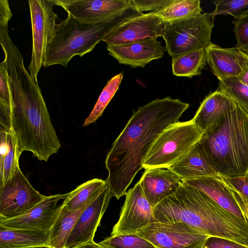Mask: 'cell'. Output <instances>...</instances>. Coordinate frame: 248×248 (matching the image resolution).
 <instances>
[{"instance_id":"cell-1","label":"cell","mask_w":248,"mask_h":248,"mask_svg":"<svg viewBox=\"0 0 248 248\" xmlns=\"http://www.w3.org/2000/svg\"><path fill=\"white\" fill-rule=\"evenodd\" d=\"M189 104L170 96L158 98L134 111L113 143L105 160L106 182L112 196L125 195L152 145L165 129L178 122Z\"/></svg>"},{"instance_id":"cell-2","label":"cell","mask_w":248,"mask_h":248,"mask_svg":"<svg viewBox=\"0 0 248 248\" xmlns=\"http://www.w3.org/2000/svg\"><path fill=\"white\" fill-rule=\"evenodd\" d=\"M2 49L12 97L11 127L18 153L30 151L39 160L46 162L61 144L38 82L25 68L13 42L4 44Z\"/></svg>"},{"instance_id":"cell-3","label":"cell","mask_w":248,"mask_h":248,"mask_svg":"<svg viewBox=\"0 0 248 248\" xmlns=\"http://www.w3.org/2000/svg\"><path fill=\"white\" fill-rule=\"evenodd\" d=\"M155 221H181L211 237L242 244L248 224L221 207L201 190L183 184L153 208Z\"/></svg>"},{"instance_id":"cell-4","label":"cell","mask_w":248,"mask_h":248,"mask_svg":"<svg viewBox=\"0 0 248 248\" xmlns=\"http://www.w3.org/2000/svg\"><path fill=\"white\" fill-rule=\"evenodd\" d=\"M199 143L212 168L223 177L248 175V112L232 98Z\"/></svg>"},{"instance_id":"cell-5","label":"cell","mask_w":248,"mask_h":248,"mask_svg":"<svg viewBox=\"0 0 248 248\" xmlns=\"http://www.w3.org/2000/svg\"><path fill=\"white\" fill-rule=\"evenodd\" d=\"M140 14L130 7L93 23L84 22L68 15L64 20L55 24L43 66L60 64L66 67L73 57L77 55L81 57L93 51L95 46L117 26Z\"/></svg>"},{"instance_id":"cell-6","label":"cell","mask_w":248,"mask_h":248,"mask_svg":"<svg viewBox=\"0 0 248 248\" xmlns=\"http://www.w3.org/2000/svg\"><path fill=\"white\" fill-rule=\"evenodd\" d=\"M202 133L192 119L171 125L159 135L152 145L143 168L169 169L199 141Z\"/></svg>"},{"instance_id":"cell-7","label":"cell","mask_w":248,"mask_h":248,"mask_svg":"<svg viewBox=\"0 0 248 248\" xmlns=\"http://www.w3.org/2000/svg\"><path fill=\"white\" fill-rule=\"evenodd\" d=\"M214 17L201 13L183 20L164 23L162 37L165 50L172 58L206 48L211 43Z\"/></svg>"},{"instance_id":"cell-8","label":"cell","mask_w":248,"mask_h":248,"mask_svg":"<svg viewBox=\"0 0 248 248\" xmlns=\"http://www.w3.org/2000/svg\"><path fill=\"white\" fill-rule=\"evenodd\" d=\"M54 0H30L32 48L28 66L32 78L37 81V76L43 66L47 46L52 37L58 15L53 10Z\"/></svg>"},{"instance_id":"cell-9","label":"cell","mask_w":248,"mask_h":248,"mask_svg":"<svg viewBox=\"0 0 248 248\" xmlns=\"http://www.w3.org/2000/svg\"><path fill=\"white\" fill-rule=\"evenodd\" d=\"M136 234L156 248H203L211 237L181 221H155Z\"/></svg>"},{"instance_id":"cell-10","label":"cell","mask_w":248,"mask_h":248,"mask_svg":"<svg viewBox=\"0 0 248 248\" xmlns=\"http://www.w3.org/2000/svg\"><path fill=\"white\" fill-rule=\"evenodd\" d=\"M46 197L32 186L19 165L11 179L0 185V218L18 217Z\"/></svg>"},{"instance_id":"cell-11","label":"cell","mask_w":248,"mask_h":248,"mask_svg":"<svg viewBox=\"0 0 248 248\" xmlns=\"http://www.w3.org/2000/svg\"><path fill=\"white\" fill-rule=\"evenodd\" d=\"M125 195L119 219L113 226L111 235L136 233L155 221L153 208L145 196L139 182Z\"/></svg>"},{"instance_id":"cell-12","label":"cell","mask_w":248,"mask_h":248,"mask_svg":"<svg viewBox=\"0 0 248 248\" xmlns=\"http://www.w3.org/2000/svg\"><path fill=\"white\" fill-rule=\"evenodd\" d=\"M164 23L155 12L141 13L125 20L108 34L103 41L119 45L162 36Z\"/></svg>"},{"instance_id":"cell-13","label":"cell","mask_w":248,"mask_h":248,"mask_svg":"<svg viewBox=\"0 0 248 248\" xmlns=\"http://www.w3.org/2000/svg\"><path fill=\"white\" fill-rule=\"evenodd\" d=\"M69 193L46 196L24 214L11 219L0 218V226L11 229L36 230L49 232L58 215V202L65 199Z\"/></svg>"},{"instance_id":"cell-14","label":"cell","mask_w":248,"mask_h":248,"mask_svg":"<svg viewBox=\"0 0 248 248\" xmlns=\"http://www.w3.org/2000/svg\"><path fill=\"white\" fill-rule=\"evenodd\" d=\"M112 196L107 184L80 216L66 242L65 248H75L93 240L97 228Z\"/></svg>"},{"instance_id":"cell-15","label":"cell","mask_w":248,"mask_h":248,"mask_svg":"<svg viewBox=\"0 0 248 248\" xmlns=\"http://www.w3.org/2000/svg\"><path fill=\"white\" fill-rule=\"evenodd\" d=\"M182 183L202 190L221 207L248 223V217L241 196L224 181L222 176L185 179Z\"/></svg>"},{"instance_id":"cell-16","label":"cell","mask_w":248,"mask_h":248,"mask_svg":"<svg viewBox=\"0 0 248 248\" xmlns=\"http://www.w3.org/2000/svg\"><path fill=\"white\" fill-rule=\"evenodd\" d=\"M68 16L87 23L101 21L131 7L130 0H54Z\"/></svg>"},{"instance_id":"cell-17","label":"cell","mask_w":248,"mask_h":248,"mask_svg":"<svg viewBox=\"0 0 248 248\" xmlns=\"http://www.w3.org/2000/svg\"><path fill=\"white\" fill-rule=\"evenodd\" d=\"M108 54L120 64L143 67L162 58L166 51L157 39H149L119 45H107Z\"/></svg>"},{"instance_id":"cell-18","label":"cell","mask_w":248,"mask_h":248,"mask_svg":"<svg viewBox=\"0 0 248 248\" xmlns=\"http://www.w3.org/2000/svg\"><path fill=\"white\" fill-rule=\"evenodd\" d=\"M139 182L153 208L182 185V180L176 174L169 169L162 168L145 170Z\"/></svg>"},{"instance_id":"cell-19","label":"cell","mask_w":248,"mask_h":248,"mask_svg":"<svg viewBox=\"0 0 248 248\" xmlns=\"http://www.w3.org/2000/svg\"><path fill=\"white\" fill-rule=\"evenodd\" d=\"M207 63L218 80L235 78L243 74L245 53L236 46L222 48L211 42L205 48Z\"/></svg>"},{"instance_id":"cell-20","label":"cell","mask_w":248,"mask_h":248,"mask_svg":"<svg viewBox=\"0 0 248 248\" xmlns=\"http://www.w3.org/2000/svg\"><path fill=\"white\" fill-rule=\"evenodd\" d=\"M169 169L182 181L202 177L220 176L209 164L199 142Z\"/></svg>"},{"instance_id":"cell-21","label":"cell","mask_w":248,"mask_h":248,"mask_svg":"<svg viewBox=\"0 0 248 248\" xmlns=\"http://www.w3.org/2000/svg\"><path fill=\"white\" fill-rule=\"evenodd\" d=\"M98 194L76 210H69L62 203L60 206L58 215L49 231L50 248H65L66 242L80 216Z\"/></svg>"},{"instance_id":"cell-22","label":"cell","mask_w":248,"mask_h":248,"mask_svg":"<svg viewBox=\"0 0 248 248\" xmlns=\"http://www.w3.org/2000/svg\"><path fill=\"white\" fill-rule=\"evenodd\" d=\"M49 232L0 226V248H50Z\"/></svg>"},{"instance_id":"cell-23","label":"cell","mask_w":248,"mask_h":248,"mask_svg":"<svg viewBox=\"0 0 248 248\" xmlns=\"http://www.w3.org/2000/svg\"><path fill=\"white\" fill-rule=\"evenodd\" d=\"M232 98L218 90L207 95L192 119L194 124L203 132L207 130L222 115Z\"/></svg>"},{"instance_id":"cell-24","label":"cell","mask_w":248,"mask_h":248,"mask_svg":"<svg viewBox=\"0 0 248 248\" xmlns=\"http://www.w3.org/2000/svg\"><path fill=\"white\" fill-rule=\"evenodd\" d=\"M0 185H2L11 179L19 165L20 155L12 130L0 127Z\"/></svg>"},{"instance_id":"cell-25","label":"cell","mask_w":248,"mask_h":248,"mask_svg":"<svg viewBox=\"0 0 248 248\" xmlns=\"http://www.w3.org/2000/svg\"><path fill=\"white\" fill-rule=\"evenodd\" d=\"M207 63L205 48L189 52L172 59L173 75L191 78L201 74Z\"/></svg>"},{"instance_id":"cell-26","label":"cell","mask_w":248,"mask_h":248,"mask_svg":"<svg viewBox=\"0 0 248 248\" xmlns=\"http://www.w3.org/2000/svg\"><path fill=\"white\" fill-rule=\"evenodd\" d=\"M202 12L199 0H173L170 4L155 12L164 23H170L196 16Z\"/></svg>"},{"instance_id":"cell-27","label":"cell","mask_w":248,"mask_h":248,"mask_svg":"<svg viewBox=\"0 0 248 248\" xmlns=\"http://www.w3.org/2000/svg\"><path fill=\"white\" fill-rule=\"evenodd\" d=\"M107 184L105 180L98 178L87 181L69 192L62 204L70 210H77L99 193Z\"/></svg>"},{"instance_id":"cell-28","label":"cell","mask_w":248,"mask_h":248,"mask_svg":"<svg viewBox=\"0 0 248 248\" xmlns=\"http://www.w3.org/2000/svg\"><path fill=\"white\" fill-rule=\"evenodd\" d=\"M123 78L122 73L113 77L103 88L92 111L84 121L83 126L94 123L103 114L115 93L118 90Z\"/></svg>"},{"instance_id":"cell-29","label":"cell","mask_w":248,"mask_h":248,"mask_svg":"<svg viewBox=\"0 0 248 248\" xmlns=\"http://www.w3.org/2000/svg\"><path fill=\"white\" fill-rule=\"evenodd\" d=\"M12 97L8 74L3 62L0 64V127L11 130Z\"/></svg>"},{"instance_id":"cell-30","label":"cell","mask_w":248,"mask_h":248,"mask_svg":"<svg viewBox=\"0 0 248 248\" xmlns=\"http://www.w3.org/2000/svg\"><path fill=\"white\" fill-rule=\"evenodd\" d=\"M98 244L103 248H156L136 233L111 235Z\"/></svg>"},{"instance_id":"cell-31","label":"cell","mask_w":248,"mask_h":248,"mask_svg":"<svg viewBox=\"0 0 248 248\" xmlns=\"http://www.w3.org/2000/svg\"><path fill=\"white\" fill-rule=\"evenodd\" d=\"M217 90L229 96L248 112V85L237 78L219 80Z\"/></svg>"},{"instance_id":"cell-32","label":"cell","mask_w":248,"mask_h":248,"mask_svg":"<svg viewBox=\"0 0 248 248\" xmlns=\"http://www.w3.org/2000/svg\"><path fill=\"white\" fill-rule=\"evenodd\" d=\"M213 2L216 7L210 14L214 18L229 15L239 19L248 15V0H216Z\"/></svg>"},{"instance_id":"cell-33","label":"cell","mask_w":248,"mask_h":248,"mask_svg":"<svg viewBox=\"0 0 248 248\" xmlns=\"http://www.w3.org/2000/svg\"><path fill=\"white\" fill-rule=\"evenodd\" d=\"M233 31L237 41L236 47L248 55V15L232 21Z\"/></svg>"},{"instance_id":"cell-34","label":"cell","mask_w":248,"mask_h":248,"mask_svg":"<svg viewBox=\"0 0 248 248\" xmlns=\"http://www.w3.org/2000/svg\"><path fill=\"white\" fill-rule=\"evenodd\" d=\"M173 0H130L131 7L140 13L157 12L170 4Z\"/></svg>"},{"instance_id":"cell-35","label":"cell","mask_w":248,"mask_h":248,"mask_svg":"<svg viewBox=\"0 0 248 248\" xmlns=\"http://www.w3.org/2000/svg\"><path fill=\"white\" fill-rule=\"evenodd\" d=\"M222 178L224 181L243 198L248 200V175L235 177H222Z\"/></svg>"},{"instance_id":"cell-36","label":"cell","mask_w":248,"mask_h":248,"mask_svg":"<svg viewBox=\"0 0 248 248\" xmlns=\"http://www.w3.org/2000/svg\"><path fill=\"white\" fill-rule=\"evenodd\" d=\"M207 248H248V246L219 237H210L206 244Z\"/></svg>"},{"instance_id":"cell-37","label":"cell","mask_w":248,"mask_h":248,"mask_svg":"<svg viewBox=\"0 0 248 248\" xmlns=\"http://www.w3.org/2000/svg\"><path fill=\"white\" fill-rule=\"evenodd\" d=\"M243 73L238 79L243 83L248 85V55L245 53L242 63Z\"/></svg>"},{"instance_id":"cell-38","label":"cell","mask_w":248,"mask_h":248,"mask_svg":"<svg viewBox=\"0 0 248 248\" xmlns=\"http://www.w3.org/2000/svg\"><path fill=\"white\" fill-rule=\"evenodd\" d=\"M75 248H103L98 243H96L94 242L93 240L89 241Z\"/></svg>"},{"instance_id":"cell-39","label":"cell","mask_w":248,"mask_h":248,"mask_svg":"<svg viewBox=\"0 0 248 248\" xmlns=\"http://www.w3.org/2000/svg\"><path fill=\"white\" fill-rule=\"evenodd\" d=\"M242 201L244 204L246 214L248 217V200L245 199L241 197Z\"/></svg>"},{"instance_id":"cell-40","label":"cell","mask_w":248,"mask_h":248,"mask_svg":"<svg viewBox=\"0 0 248 248\" xmlns=\"http://www.w3.org/2000/svg\"><path fill=\"white\" fill-rule=\"evenodd\" d=\"M203 248H207L205 246Z\"/></svg>"},{"instance_id":"cell-41","label":"cell","mask_w":248,"mask_h":248,"mask_svg":"<svg viewBox=\"0 0 248 248\" xmlns=\"http://www.w3.org/2000/svg\"><path fill=\"white\" fill-rule=\"evenodd\" d=\"M2 0H1L0 1H2ZM7 1H8V0H7Z\"/></svg>"},{"instance_id":"cell-42","label":"cell","mask_w":248,"mask_h":248,"mask_svg":"<svg viewBox=\"0 0 248 248\" xmlns=\"http://www.w3.org/2000/svg\"></svg>"}]
</instances>
